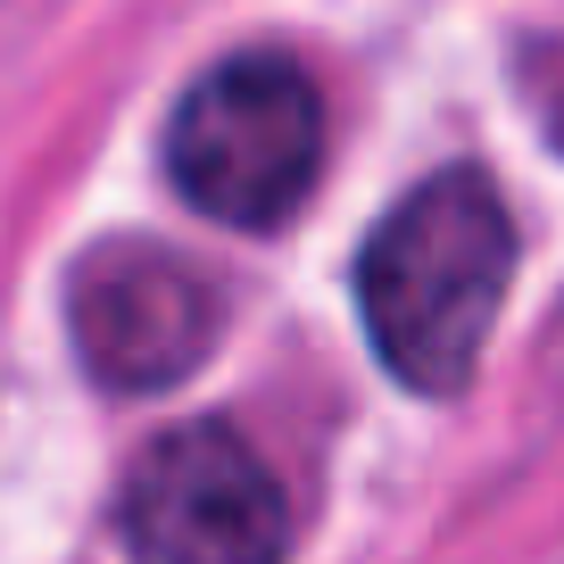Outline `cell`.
<instances>
[{
	"instance_id": "cell-1",
	"label": "cell",
	"mask_w": 564,
	"mask_h": 564,
	"mask_svg": "<svg viewBox=\"0 0 564 564\" xmlns=\"http://www.w3.org/2000/svg\"><path fill=\"white\" fill-rule=\"evenodd\" d=\"M514 274V225L481 175H432L373 225L357 258V307L406 390H457L498 324Z\"/></svg>"
},
{
	"instance_id": "cell-2",
	"label": "cell",
	"mask_w": 564,
	"mask_h": 564,
	"mask_svg": "<svg viewBox=\"0 0 564 564\" xmlns=\"http://www.w3.org/2000/svg\"><path fill=\"white\" fill-rule=\"evenodd\" d=\"M324 166V100L291 58H225L175 100L166 175L216 225L265 232L307 199Z\"/></svg>"
},
{
	"instance_id": "cell-3",
	"label": "cell",
	"mask_w": 564,
	"mask_h": 564,
	"mask_svg": "<svg viewBox=\"0 0 564 564\" xmlns=\"http://www.w3.org/2000/svg\"><path fill=\"white\" fill-rule=\"evenodd\" d=\"M117 531L141 564H282L291 498L232 423H175L133 457Z\"/></svg>"
},
{
	"instance_id": "cell-4",
	"label": "cell",
	"mask_w": 564,
	"mask_h": 564,
	"mask_svg": "<svg viewBox=\"0 0 564 564\" xmlns=\"http://www.w3.org/2000/svg\"><path fill=\"white\" fill-rule=\"evenodd\" d=\"M75 357L108 390H166L216 349V291L159 241H100L67 282Z\"/></svg>"
}]
</instances>
